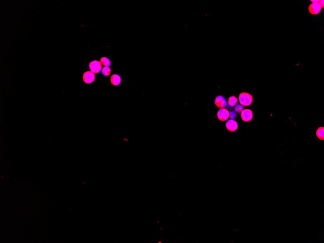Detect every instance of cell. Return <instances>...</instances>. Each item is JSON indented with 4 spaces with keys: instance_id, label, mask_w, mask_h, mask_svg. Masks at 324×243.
<instances>
[{
    "instance_id": "cell-1",
    "label": "cell",
    "mask_w": 324,
    "mask_h": 243,
    "mask_svg": "<svg viewBox=\"0 0 324 243\" xmlns=\"http://www.w3.org/2000/svg\"><path fill=\"white\" fill-rule=\"evenodd\" d=\"M238 99L240 104L243 106H249L251 105L253 101V98L251 95L246 92L240 93Z\"/></svg>"
},
{
    "instance_id": "cell-2",
    "label": "cell",
    "mask_w": 324,
    "mask_h": 243,
    "mask_svg": "<svg viewBox=\"0 0 324 243\" xmlns=\"http://www.w3.org/2000/svg\"><path fill=\"white\" fill-rule=\"evenodd\" d=\"M89 67L91 72L94 74L100 72L102 69V64L100 61L98 60H94L90 62L89 65Z\"/></svg>"
},
{
    "instance_id": "cell-3",
    "label": "cell",
    "mask_w": 324,
    "mask_h": 243,
    "mask_svg": "<svg viewBox=\"0 0 324 243\" xmlns=\"http://www.w3.org/2000/svg\"><path fill=\"white\" fill-rule=\"evenodd\" d=\"M95 79V76L94 73L91 71H87L83 74V80L85 83L90 84L92 83Z\"/></svg>"
},
{
    "instance_id": "cell-4",
    "label": "cell",
    "mask_w": 324,
    "mask_h": 243,
    "mask_svg": "<svg viewBox=\"0 0 324 243\" xmlns=\"http://www.w3.org/2000/svg\"><path fill=\"white\" fill-rule=\"evenodd\" d=\"M322 7L318 3H311L309 7V11L311 14L316 15L319 13L322 9Z\"/></svg>"
},
{
    "instance_id": "cell-5",
    "label": "cell",
    "mask_w": 324,
    "mask_h": 243,
    "mask_svg": "<svg viewBox=\"0 0 324 243\" xmlns=\"http://www.w3.org/2000/svg\"><path fill=\"white\" fill-rule=\"evenodd\" d=\"M242 119L245 122H249L253 117L252 111L249 109H243L241 113Z\"/></svg>"
},
{
    "instance_id": "cell-6",
    "label": "cell",
    "mask_w": 324,
    "mask_h": 243,
    "mask_svg": "<svg viewBox=\"0 0 324 243\" xmlns=\"http://www.w3.org/2000/svg\"><path fill=\"white\" fill-rule=\"evenodd\" d=\"M214 103L218 108L220 109L224 108V107L227 106V102L223 96H218L216 97L214 101Z\"/></svg>"
},
{
    "instance_id": "cell-7",
    "label": "cell",
    "mask_w": 324,
    "mask_h": 243,
    "mask_svg": "<svg viewBox=\"0 0 324 243\" xmlns=\"http://www.w3.org/2000/svg\"><path fill=\"white\" fill-rule=\"evenodd\" d=\"M230 113L227 109L222 108L220 109L217 112V117L220 121H225L227 120L229 117Z\"/></svg>"
},
{
    "instance_id": "cell-8",
    "label": "cell",
    "mask_w": 324,
    "mask_h": 243,
    "mask_svg": "<svg viewBox=\"0 0 324 243\" xmlns=\"http://www.w3.org/2000/svg\"><path fill=\"white\" fill-rule=\"evenodd\" d=\"M226 126L227 130L230 132H234L238 128V124L233 119H230L227 122Z\"/></svg>"
},
{
    "instance_id": "cell-9",
    "label": "cell",
    "mask_w": 324,
    "mask_h": 243,
    "mask_svg": "<svg viewBox=\"0 0 324 243\" xmlns=\"http://www.w3.org/2000/svg\"><path fill=\"white\" fill-rule=\"evenodd\" d=\"M110 82L112 85L117 86L120 85L121 82V77L118 74H114L111 77Z\"/></svg>"
},
{
    "instance_id": "cell-10",
    "label": "cell",
    "mask_w": 324,
    "mask_h": 243,
    "mask_svg": "<svg viewBox=\"0 0 324 243\" xmlns=\"http://www.w3.org/2000/svg\"><path fill=\"white\" fill-rule=\"evenodd\" d=\"M316 136L319 139L324 140V128L321 127L318 128L316 131Z\"/></svg>"
},
{
    "instance_id": "cell-11",
    "label": "cell",
    "mask_w": 324,
    "mask_h": 243,
    "mask_svg": "<svg viewBox=\"0 0 324 243\" xmlns=\"http://www.w3.org/2000/svg\"><path fill=\"white\" fill-rule=\"evenodd\" d=\"M238 102V99L234 96H232L228 98V105L233 107L236 105Z\"/></svg>"
},
{
    "instance_id": "cell-12",
    "label": "cell",
    "mask_w": 324,
    "mask_h": 243,
    "mask_svg": "<svg viewBox=\"0 0 324 243\" xmlns=\"http://www.w3.org/2000/svg\"><path fill=\"white\" fill-rule=\"evenodd\" d=\"M100 62L104 67H109L110 66V60L106 57H102L100 59Z\"/></svg>"
},
{
    "instance_id": "cell-13",
    "label": "cell",
    "mask_w": 324,
    "mask_h": 243,
    "mask_svg": "<svg viewBox=\"0 0 324 243\" xmlns=\"http://www.w3.org/2000/svg\"><path fill=\"white\" fill-rule=\"evenodd\" d=\"M111 72V69L109 67H104L102 69V75L105 76H108L110 75Z\"/></svg>"
},
{
    "instance_id": "cell-14",
    "label": "cell",
    "mask_w": 324,
    "mask_h": 243,
    "mask_svg": "<svg viewBox=\"0 0 324 243\" xmlns=\"http://www.w3.org/2000/svg\"><path fill=\"white\" fill-rule=\"evenodd\" d=\"M243 109H244V108H243V105H240V104H238V105H236L234 108L235 111L237 113H241L242 111L243 110Z\"/></svg>"
},
{
    "instance_id": "cell-15",
    "label": "cell",
    "mask_w": 324,
    "mask_h": 243,
    "mask_svg": "<svg viewBox=\"0 0 324 243\" xmlns=\"http://www.w3.org/2000/svg\"><path fill=\"white\" fill-rule=\"evenodd\" d=\"M236 116V115L235 114V113L233 111H230V114H229V117L231 118V119H233L235 118V117Z\"/></svg>"
},
{
    "instance_id": "cell-16",
    "label": "cell",
    "mask_w": 324,
    "mask_h": 243,
    "mask_svg": "<svg viewBox=\"0 0 324 243\" xmlns=\"http://www.w3.org/2000/svg\"><path fill=\"white\" fill-rule=\"evenodd\" d=\"M320 5H321L322 8H324V0H319V2Z\"/></svg>"
},
{
    "instance_id": "cell-17",
    "label": "cell",
    "mask_w": 324,
    "mask_h": 243,
    "mask_svg": "<svg viewBox=\"0 0 324 243\" xmlns=\"http://www.w3.org/2000/svg\"><path fill=\"white\" fill-rule=\"evenodd\" d=\"M311 2H312V3H318L319 2V0H314V1L311 0Z\"/></svg>"
}]
</instances>
